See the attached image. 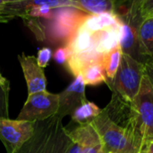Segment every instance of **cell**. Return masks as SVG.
Masks as SVG:
<instances>
[{"label":"cell","mask_w":153,"mask_h":153,"mask_svg":"<svg viewBox=\"0 0 153 153\" xmlns=\"http://www.w3.org/2000/svg\"><path fill=\"white\" fill-rule=\"evenodd\" d=\"M141 153H145V152H144V151H142V152H141Z\"/></svg>","instance_id":"f1b7e54d"},{"label":"cell","mask_w":153,"mask_h":153,"mask_svg":"<svg viewBox=\"0 0 153 153\" xmlns=\"http://www.w3.org/2000/svg\"><path fill=\"white\" fill-rule=\"evenodd\" d=\"M145 73L153 85V60L145 65Z\"/></svg>","instance_id":"cb8c5ba5"},{"label":"cell","mask_w":153,"mask_h":153,"mask_svg":"<svg viewBox=\"0 0 153 153\" xmlns=\"http://www.w3.org/2000/svg\"><path fill=\"white\" fill-rule=\"evenodd\" d=\"M122 56H123V52L121 50L120 46L117 47L110 52L104 55L102 63L104 66V69L108 80H112L116 76V73L121 63Z\"/></svg>","instance_id":"9a60e30c"},{"label":"cell","mask_w":153,"mask_h":153,"mask_svg":"<svg viewBox=\"0 0 153 153\" xmlns=\"http://www.w3.org/2000/svg\"><path fill=\"white\" fill-rule=\"evenodd\" d=\"M68 58H69V50L66 47H60L54 53L55 61L60 65L65 64Z\"/></svg>","instance_id":"44dd1931"},{"label":"cell","mask_w":153,"mask_h":153,"mask_svg":"<svg viewBox=\"0 0 153 153\" xmlns=\"http://www.w3.org/2000/svg\"><path fill=\"white\" fill-rule=\"evenodd\" d=\"M138 37L142 54L153 60V16L142 20L138 29Z\"/></svg>","instance_id":"8fae6325"},{"label":"cell","mask_w":153,"mask_h":153,"mask_svg":"<svg viewBox=\"0 0 153 153\" xmlns=\"http://www.w3.org/2000/svg\"><path fill=\"white\" fill-rule=\"evenodd\" d=\"M51 57H52V50L49 48H43L39 50L38 52V56L36 58L39 66L41 67L42 69L46 68L48 65Z\"/></svg>","instance_id":"d6986e66"},{"label":"cell","mask_w":153,"mask_h":153,"mask_svg":"<svg viewBox=\"0 0 153 153\" xmlns=\"http://www.w3.org/2000/svg\"><path fill=\"white\" fill-rule=\"evenodd\" d=\"M97 131L105 153H141L144 142L131 127H124L109 118L104 109L91 122Z\"/></svg>","instance_id":"6da1fadb"},{"label":"cell","mask_w":153,"mask_h":153,"mask_svg":"<svg viewBox=\"0 0 153 153\" xmlns=\"http://www.w3.org/2000/svg\"><path fill=\"white\" fill-rule=\"evenodd\" d=\"M138 14L142 20L153 16V0H143L139 7Z\"/></svg>","instance_id":"ffe728a7"},{"label":"cell","mask_w":153,"mask_h":153,"mask_svg":"<svg viewBox=\"0 0 153 153\" xmlns=\"http://www.w3.org/2000/svg\"><path fill=\"white\" fill-rule=\"evenodd\" d=\"M71 138L68 131L62 125L58 131L56 141L49 153H66V151L70 145Z\"/></svg>","instance_id":"e0dca14e"},{"label":"cell","mask_w":153,"mask_h":153,"mask_svg":"<svg viewBox=\"0 0 153 153\" xmlns=\"http://www.w3.org/2000/svg\"><path fill=\"white\" fill-rule=\"evenodd\" d=\"M4 4H5V2L4 0H0V8H2Z\"/></svg>","instance_id":"4316f807"},{"label":"cell","mask_w":153,"mask_h":153,"mask_svg":"<svg viewBox=\"0 0 153 153\" xmlns=\"http://www.w3.org/2000/svg\"><path fill=\"white\" fill-rule=\"evenodd\" d=\"M144 75L145 64L123 53L116 76L112 80H108L106 84L110 91H115L125 100L133 102L139 92Z\"/></svg>","instance_id":"7a4b0ae2"},{"label":"cell","mask_w":153,"mask_h":153,"mask_svg":"<svg viewBox=\"0 0 153 153\" xmlns=\"http://www.w3.org/2000/svg\"><path fill=\"white\" fill-rule=\"evenodd\" d=\"M18 60L26 80L28 95L46 91L47 78L44 69L39 66L36 57L22 53L18 55Z\"/></svg>","instance_id":"30bf717a"},{"label":"cell","mask_w":153,"mask_h":153,"mask_svg":"<svg viewBox=\"0 0 153 153\" xmlns=\"http://www.w3.org/2000/svg\"><path fill=\"white\" fill-rule=\"evenodd\" d=\"M62 120L56 115L47 120L36 122L33 135L16 153L50 152L58 131L63 125Z\"/></svg>","instance_id":"5b68a950"},{"label":"cell","mask_w":153,"mask_h":153,"mask_svg":"<svg viewBox=\"0 0 153 153\" xmlns=\"http://www.w3.org/2000/svg\"><path fill=\"white\" fill-rule=\"evenodd\" d=\"M0 85L5 88H10L9 87V81L5 78H4L1 73H0Z\"/></svg>","instance_id":"484cf974"},{"label":"cell","mask_w":153,"mask_h":153,"mask_svg":"<svg viewBox=\"0 0 153 153\" xmlns=\"http://www.w3.org/2000/svg\"><path fill=\"white\" fill-rule=\"evenodd\" d=\"M5 3H9V2H14V1H19V0H4Z\"/></svg>","instance_id":"83f0119b"},{"label":"cell","mask_w":153,"mask_h":153,"mask_svg":"<svg viewBox=\"0 0 153 153\" xmlns=\"http://www.w3.org/2000/svg\"><path fill=\"white\" fill-rule=\"evenodd\" d=\"M82 151H83L82 145L79 142L71 139V142L66 151V153H82Z\"/></svg>","instance_id":"7402d4cb"},{"label":"cell","mask_w":153,"mask_h":153,"mask_svg":"<svg viewBox=\"0 0 153 153\" xmlns=\"http://www.w3.org/2000/svg\"><path fill=\"white\" fill-rule=\"evenodd\" d=\"M85 86H97L107 82V76L105 73L102 61L91 63L85 67L81 74Z\"/></svg>","instance_id":"4fadbf2b"},{"label":"cell","mask_w":153,"mask_h":153,"mask_svg":"<svg viewBox=\"0 0 153 153\" xmlns=\"http://www.w3.org/2000/svg\"><path fill=\"white\" fill-rule=\"evenodd\" d=\"M119 16V15H118ZM121 19V36L119 46L124 54L131 56L143 64H147L152 60L144 57L140 50L138 29L142 21L134 20L127 16H119Z\"/></svg>","instance_id":"ba28073f"},{"label":"cell","mask_w":153,"mask_h":153,"mask_svg":"<svg viewBox=\"0 0 153 153\" xmlns=\"http://www.w3.org/2000/svg\"><path fill=\"white\" fill-rule=\"evenodd\" d=\"M101 110L97 105L92 102L87 101L81 106H79L71 115L72 120L79 125L85 124L92 122L100 113Z\"/></svg>","instance_id":"5bb4252c"},{"label":"cell","mask_w":153,"mask_h":153,"mask_svg":"<svg viewBox=\"0 0 153 153\" xmlns=\"http://www.w3.org/2000/svg\"><path fill=\"white\" fill-rule=\"evenodd\" d=\"M132 104L146 143L153 139V85L146 73L143 78L139 92Z\"/></svg>","instance_id":"277c9868"},{"label":"cell","mask_w":153,"mask_h":153,"mask_svg":"<svg viewBox=\"0 0 153 153\" xmlns=\"http://www.w3.org/2000/svg\"><path fill=\"white\" fill-rule=\"evenodd\" d=\"M59 108V96L43 91L28 95L16 120L36 123L47 120L57 115Z\"/></svg>","instance_id":"3957f363"},{"label":"cell","mask_w":153,"mask_h":153,"mask_svg":"<svg viewBox=\"0 0 153 153\" xmlns=\"http://www.w3.org/2000/svg\"><path fill=\"white\" fill-rule=\"evenodd\" d=\"M77 8L87 14L114 12L118 0H74Z\"/></svg>","instance_id":"7c38bea8"},{"label":"cell","mask_w":153,"mask_h":153,"mask_svg":"<svg viewBox=\"0 0 153 153\" xmlns=\"http://www.w3.org/2000/svg\"><path fill=\"white\" fill-rule=\"evenodd\" d=\"M82 153H105L103 151V147L101 142L95 143L90 146L83 147V151Z\"/></svg>","instance_id":"603a6c76"},{"label":"cell","mask_w":153,"mask_h":153,"mask_svg":"<svg viewBox=\"0 0 153 153\" xmlns=\"http://www.w3.org/2000/svg\"><path fill=\"white\" fill-rule=\"evenodd\" d=\"M9 90L0 85V118H8V100Z\"/></svg>","instance_id":"ac0fdd59"},{"label":"cell","mask_w":153,"mask_h":153,"mask_svg":"<svg viewBox=\"0 0 153 153\" xmlns=\"http://www.w3.org/2000/svg\"><path fill=\"white\" fill-rule=\"evenodd\" d=\"M36 123L0 118V140L7 153H16L34 133Z\"/></svg>","instance_id":"8992f818"},{"label":"cell","mask_w":153,"mask_h":153,"mask_svg":"<svg viewBox=\"0 0 153 153\" xmlns=\"http://www.w3.org/2000/svg\"><path fill=\"white\" fill-rule=\"evenodd\" d=\"M143 151H144L145 153H153V139L148 141L145 143V146H144Z\"/></svg>","instance_id":"d4e9b609"},{"label":"cell","mask_w":153,"mask_h":153,"mask_svg":"<svg viewBox=\"0 0 153 153\" xmlns=\"http://www.w3.org/2000/svg\"><path fill=\"white\" fill-rule=\"evenodd\" d=\"M143 0H118L115 13L119 16H127L129 18L142 21L139 16V7Z\"/></svg>","instance_id":"2e32d148"},{"label":"cell","mask_w":153,"mask_h":153,"mask_svg":"<svg viewBox=\"0 0 153 153\" xmlns=\"http://www.w3.org/2000/svg\"><path fill=\"white\" fill-rule=\"evenodd\" d=\"M40 5H49L53 9H78L74 0H19L5 3L0 8V23H7L14 18L23 19L33 7Z\"/></svg>","instance_id":"52a82bcc"},{"label":"cell","mask_w":153,"mask_h":153,"mask_svg":"<svg viewBox=\"0 0 153 153\" xmlns=\"http://www.w3.org/2000/svg\"><path fill=\"white\" fill-rule=\"evenodd\" d=\"M59 96V108L57 116L64 118L72 114L88 100L85 96V84L81 75L75 77L74 80Z\"/></svg>","instance_id":"9c48e42d"}]
</instances>
